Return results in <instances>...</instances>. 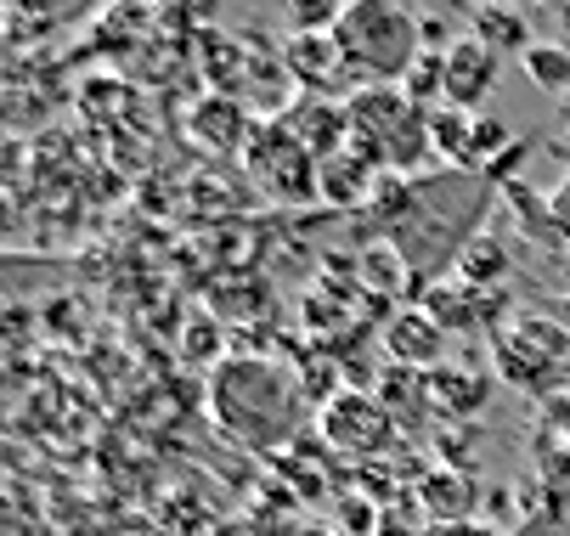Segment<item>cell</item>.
I'll return each instance as SVG.
<instances>
[{"label":"cell","instance_id":"2e32d148","mask_svg":"<svg viewBox=\"0 0 570 536\" xmlns=\"http://www.w3.org/2000/svg\"><path fill=\"white\" fill-rule=\"evenodd\" d=\"M452 277H458V282H469V288H480V294H503V277H509V249L498 244V232H480V238H474V244L458 255Z\"/></svg>","mask_w":570,"mask_h":536},{"label":"cell","instance_id":"d4e9b609","mask_svg":"<svg viewBox=\"0 0 570 536\" xmlns=\"http://www.w3.org/2000/svg\"><path fill=\"white\" fill-rule=\"evenodd\" d=\"M548 311H553V317H559V322H564V334H570V294H559V299H553V305H548Z\"/></svg>","mask_w":570,"mask_h":536},{"label":"cell","instance_id":"cb8c5ba5","mask_svg":"<svg viewBox=\"0 0 570 536\" xmlns=\"http://www.w3.org/2000/svg\"><path fill=\"white\" fill-rule=\"evenodd\" d=\"M430 536H498V530L480 519H463V525H430Z\"/></svg>","mask_w":570,"mask_h":536},{"label":"cell","instance_id":"9c48e42d","mask_svg":"<svg viewBox=\"0 0 570 536\" xmlns=\"http://www.w3.org/2000/svg\"><path fill=\"white\" fill-rule=\"evenodd\" d=\"M441 62H446V108L480 113V102L498 91L503 57L492 46H480L474 34H452V46L441 51Z\"/></svg>","mask_w":570,"mask_h":536},{"label":"cell","instance_id":"4fadbf2b","mask_svg":"<svg viewBox=\"0 0 570 536\" xmlns=\"http://www.w3.org/2000/svg\"><path fill=\"white\" fill-rule=\"evenodd\" d=\"M413 497H419V508H424V519H430V525H463V519H474V503H480L474 475L446 469V464H441V469H430V475H419Z\"/></svg>","mask_w":570,"mask_h":536},{"label":"cell","instance_id":"ffe728a7","mask_svg":"<svg viewBox=\"0 0 570 536\" xmlns=\"http://www.w3.org/2000/svg\"><path fill=\"white\" fill-rule=\"evenodd\" d=\"M520 68L531 73L542 91H570V46H559V40H537L520 57Z\"/></svg>","mask_w":570,"mask_h":536},{"label":"cell","instance_id":"8fae6325","mask_svg":"<svg viewBox=\"0 0 570 536\" xmlns=\"http://www.w3.org/2000/svg\"><path fill=\"white\" fill-rule=\"evenodd\" d=\"M283 125L316 152V159H334V152L351 147V108L345 97H316V91H299L294 108L283 113Z\"/></svg>","mask_w":570,"mask_h":536},{"label":"cell","instance_id":"7402d4cb","mask_svg":"<svg viewBox=\"0 0 570 536\" xmlns=\"http://www.w3.org/2000/svg\"><path fill=\"white\" fill-rule=\"evenodd\" d=\"M503 147H509V125L474 113V170H492V165H498L492 152H503Z\"/></svg>","mask_w":570,"mask_h":536},{"label":"cell","instance_id":"ba28073f","mask_svg":"<svg viewBox=\"0 0 570 536\" xmlns=\"http://www.w3.org/2000/svg\"><path fill=\"white\" fill-rule=\"evenodd\" d=\"M446 328L424 311V305L413 299V305H395V311L379 322V345H384V356L395 361V367H413V373H435L441 361H446Z\"/></svg>","mask_w":570,"mask_h":536},{"label":"cell","instance_id":"7c38bea8","mask_svg":"<svg viewBox=\"0 0 570 536\" xmlns=\"http://www.w3.org/2000/svg\"><path fill=\"white\" fill-rule=\"evenodd\" d=\"M424 385H430V407L452 424L480 418V407L492 401V373L474 361H441L435 373H424Z\"/></svg>","mask_w":570,"mask_h":536},{"label":"cell","instance_id":"3957f363","mask_svg":"<svg viewBox=\"0 0 570 536\" xmlns=\"http://www.w3.org/2000/svg\"><path fill=\"white\" fill-rule=\"evenodd\" d=\"M334 40H340V57H345V73H351V91L401 86L406 73H413V62L430 51L424 23L401 7H384V0H356V7H345Z\"/></svg>","mask_w":570,"mask_h":536},{"label":"cell","instance_id":"e0dca14e","mask_svg":"<svg viewBox=\"0 0 570 536\" xmlns=\"http://www.w3.org/2000/svg\"><path fill=\"white\" fill-rule=\"evenodd\" d=\"M469 34L480 40V46H492L498 57L503 51H531L537 40H531V23H525V12H514V7H480V12H469Z\"/></svg>","mask_w":570,"mask_h":536},{"label":"cell","instance_id":"5bb4252c","mask_svg":"<svg viewBox=\"0 0 570 536\" xmlns=\"http://www.w3.org/2000/svg\"><path fill=\"white\" fill-rule=\"evenodd\" d=\"M373 187H379V170L362 159L356 147L322 159V204H328V209H356V204L373 198Z\"/></svg>","mask_w":570,"mask_h":536},{"label":"cell","instance_id":"52a82bcc","mask_svg":"<svg viewBox=\"0 0 570 536\" xmlns=\"http://www.w3.org/2000/svg\"><path fill=\"white\" fill-rule=\"evenodd\" d=\"M419 305H424V311L446 328V334H480V328H503L509 317H514V299H509V288L503 294H480V288H469V282H430L424 294H419Z\"/></svg>","mask_w":570,"mask_h":536},{"label":"cell","instance_id":"277c9868","mask_svg":"<svg viewBox=\"0 0 570 536\" xmlns=\"http://www.w3.org/2000/svg\"><path fill=\"white\" fill-rule=\"evenodd\" d=\"M492 361L503 385L553 401L570 385V334L553 311H514L492 334Z\"/></svg>","mask_w":570,"mask_h":536},{"label":"cell","instance_id":"603a6c76","mask_svg":"<svg viewBox=\"0 0 570 536\" xmlns=\"http://www.w3.org/2000/svg\"><path fill=\"white\" fill-rule=\"evenodd\" d=\"M548 220H553V244L570 249V181H559L548 192Z\"/></svg>","mask_w":570,"mask_h":536},{"label":"cell","instance_id":"5b68a950","mask_svg":"<svg viewBox=\"0 0 570 536\" xmlns=\"http://www.w3.org/2000/svg\"><path fill=\"white\" fill-rule=\"evenodd\" d=\"M243 176L261 187V198L272 204H316L322 198V159L283 125V119H261L249 147H243Z\"/></svg>","mask_w":570,"mask_h":536},{"label":"cell","instance_id":"44dd1931","mask_svg":"<svg viewBox=\"0 0 570 536\" xmlns=\"http://www.w3.org/2000/svg\"><path fill=\"white\" fill-rule=\"evenodd\" d=\"M294 378H299V390H305V401H311L316 413L340 396V373H334V361L322 356V350H305V356L294 361Z\"/></svg>","mask_w":570,"mask_h":536},{"label":"cell","instance_id":"7a4b0ae2","mask_svg":"<svg viewBox=\"0 0 570 536\" xmlns=\"http://www.w3.org/2000/svg\"><path fill=\"white\" fill-rule=\"evenodd\" d=\"M351 108V147L379 176H413L430 165V108H419L401 86H367L345 97Z\"/></svg>","mask_w":570,"mask_h":536},{"label":"cell","instance_id":"30bf717a","mask_svg":"<svg viewBox=\"0 0 570 536\" xmlns=\"http://www.w3.org/2000/svg\"><path fill=\"white\" fill-rule=\"evenodd\" d=\"M255 125H261V119H255L249 102L220 97V91H209V97H198V102L187 108V136H193L198 147H209V152H237V159H243V147H249Z\"/></svg>","mask_w":570,"mask_h":536},{"label":"cell","instance_id":"d6986e66","mask_svg":"<svg viewBox=\"0 0 570 536\" xmlns=\"http://www.w3.org/2000/svg\"><path fill=\"white\" fill-rule=\"evenodd\" d=\"M356 271H362V294H379V305H390L401 288H406V255L395 249V244H384V238H373L367 249H362V260H356Z\"/></svg>","mask_w":570,"mask_h":536},{"label":"cell","instance_id":"9a60e30c","mask_svg":"<svg viewBox=\"0 0 570 536\" xmlns=\"http://www.w3.org/2000/svg\"><path fill=\"white\" fill-rule=\"evenodd\" d=\"M379 401H384V413L395 418V429H406V424H413V429H424L430 424V385H424V373H413V367H384L379 373Z\"/></svg>","mask_w":570,"mask_h":536},{"label":"cell","instance_id":"8992f818","mask_svg":"<svg viewBox=\"0 0 570 536\" xmlns=\"http://www.w3.org/2000/svg\"><path fill=\"white\" fill-rule=\"evenodd\" d=\"M316 429H322V446H328L334 457H362V464H373L379 451L395 446V418L384 413L379 396H362V390H340L328 407L316 413Z\"/></svg>","mask_w":570,"mask_h":536},{"label":"cell","instance_id":"6da1fadb","mask_svg":"<svg viewBox=\"0 0 570 536\" xmlns=\"http://www.w3.org/2000/svg\"><path fill=\"white\" fill-rule=\"evenodd\" d=\"M209 407L215 424L249 451L277 457L283 446L299 440L305 429V390L288 361L272 356H220L215 378H209Z\"/></svg>","mask_w":570,"mask_h":536},{"label":"cell","instance_id":"ac0fdd59","mask_svg":"<svg viewBox=\"0 0 570 536\" xmlns=\"http://www.w3.org/2000/svg\"><path fill=\"white\" fill-rule=\"evenodd\" d=\"M430 141H435V159H446L452 170L474 176V113L463 108H430Z\"/></svg>","mask_w":570,"mask_h":536}]
</instances>
